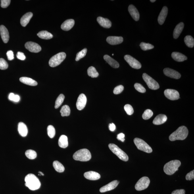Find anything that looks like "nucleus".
Masks as SVG:
<instances>
[{
  "instance_id": "cd10ccee",
  "label": "nucleus",
  "mask_w": 194,
  "mask_h": 194,
  "mask_svg": "<svg viewBox=\"0 0 194 194\" xmlns=\"http://www.w3.org/2000/svg\"><path fill=\"white\" fill-rule=\"evenodd\" d=\"M184 28V24L183 22H181L177 25L173 32V37L175 39H177L180 36Z\"/></svg>"
},
{
  "instance_id": "423d86ee",
  "label": "nucleus",
  "mask_w": 194,
  "mask_h": 194,
  "mask_svg": "<svg viewBox=\"0 0 194 194\" xmlns=\"http://www.w3.org/2000/svg\"><path fill=\"white\" fill-rule=\"evenodd\" d=\"M66 57V54L64 52H60L52 57L50 59L49 63L52 67H55L59 65Z\"/></svg>"
},
{
  "instance_id": "393cba45",
  "label": "nucleus",
  "mask_w": 194,
  "mask_h": 194,
  "mask_svg": "<svg viewBox=\"0 0 194 194\" xmlns=\"http://www.w3.org/2000/svg\"><path fill=\"white\" fill-rule=\"evenodd\" d=\"M104 59L112 68H117L119 67L120 64L118 63L110 56L105 55L104 56Z\"/></svg>"
},
{
  "instance_id": "20e7f679",
  "label": "nucleus",
  "mask_w": 194,
  "mask_h": 194,
  "mask_svg": "<svg viewBox=\"0 0 194 194\" xmlns=\"http://www.w3.org/2000/svg\"><path fill=\"white\" fill-rule=\"evenodd\" d=\"M75 160L81 162H87L91 158L90 151L88 149H84L78 150L73 155Z\"/></svg>"
},
{
  "instance_id": "de8ad7c7",
  "label": "nucleus",
  "mask_w": 194,
  "mask_h": 194,
  "mask_svg": "<svg viewBox=\"0 0 194 194\" xmlns=\"http://www.w3.org/2000/svg\"><path fill=\"white\" fill-rule=\"evenodd\" d=\"M11 1L10 0H1V7L3 8H6L10 5Z\"/></svg>"
},
{
  "instance_id": "a18cd8bd",
  "label": "nucleus",
  "mask_w": 194,
  "mask_h": 194,
  "mask_svg": "<svg viewBox=\"0 0 194 194\" xmlns=\"http://www.w3.org/2000/svg\"><path fill=\"white\" fill-rule=\"evenodd\" d=\"M9 99L10 101L17 102L20 101V97L18 95H15L13 93H11L10 94Z\"/></svg>"
},
{
  "instance_id": "13d9d810",
  "label": "nucleus",
  "mask_w": 194,
  "mask_h": 194,
  "mask_svg": "<svg viewBox=\"0 0 194 194\" xmlns=\"http://www.w3.org/2000/svg\"><path fill=\"white\" fill-rule=\"evenodd\" d=\"M114 55V54H112V55Z\"/></svg>"
},
{
  "instance_id": "8fccbe9b",
  "label": "nucleus",
  "mask_w": 194,
  "mask_h": 194,
  "mask_svg": "<svg viewBox=\"0 0 194 194\" xmlns=\"http://www.w3.org/2000/svg\"><path fill=\"white\" fill-rule=\"evenodd\" d=\"M17 57L18 59L22 60H24L25 59L26 57L25 55L24 54L21 52H18L17 54Z\"/></svg>"
},
{
  "instance_id": "4be33fe9",
  "label": "nucleus",
  "mask_w": 194,
  "mask_h": 194,
  "mask_svg": "<svg viewBox=\"0 0 194 194\" xmlns=\"http://www.w3.org/2000/svg\"><path fill=\"white\" fill-rule=\"evenodd\" d=\"M75 22L74 20L69 19L67 20L61 25V28L62 30L68 31L72 29L74 26Z\"/></svg>"
},
{
  "instance_id": "2eb2a0df",
  "label": "nucleus",
  "mask_w": 194,
  "mask_h": 194,
  "mask_svg": "<svg viewBox=\"0 0 194 194\" xmlns=\"http://www.w3.org/2000/svg\"><path fill=\"white\" fill-rule=\"evenodd\" d=\"M119 183V182L118 181L115 180L112 181L109 184L102 187L100 189V191L101 193H104L106 192L112 190L117 187Z\"/></svg>"
},
{
  "instance_id": "37998d69",
  "label": "nucleus",
  "mask_w": 194,
  "mask_h": 194,
  "mask_svg": "<svg viewBox=\"0 0 194 194\" xmlns=\"http://www.w3.org/2000/svg\"><path fill=\"white\" fill-rule=\"evenodd\" d=\"M8 65L7 61L3 59L0 58V69L5 70L8 68Z\"/></svg>"
},
{
  "instance_id": "dca6fc26",
  "label": "nucleus",
  "mask_w": 194,
  "mask_h": 194,
  "mask_svg": "<svg viewBox=\"0 0 194 194\" xmlns=\"http://www.w3.org/2000/svg\"><path fill=\"white\" fill-rule=\"evenodd\" d=\"M106 41L110 45H116L122 43L124 39L121 36H109L106 39Z\"/></svg>"
},
{
  "instance_id": "ddd939ff",
  "label": "nucleus",
  "mask_w": 194,
  "mask_h": 194,
  "mask_svg": "<svg viewBox=\"0 0 194 194\" xmlns=\"http://www.w3.org/2000/svg\"><path fill=\"white\" fill-rule=\"evenodd\" d=\"M87 102V98L86 96L84 94H81L79 95L76 103V107L77 109L79 110H81L84 109Z\"/></svg>"
},
{
  "instance_id": "603ef678",
  "label": "nucleus",
  "mask_w": 194,
  "mask_h": 194,
  "mask_svg": "<svg viewBox=\"0 0 194 194\" xmlns=\"http://www.w3.org/2000/svg\"><path fill=\"white\" fill-rule=\"evenodd\" d=\"M185 191L183 189H177L173 191L171 194H185Z\"/></svg>"
},
{
  "instance_id": "1a4fd4ad",
  "label": "nucleus",
  "mask_w": 194,
  "mask_h": 194,
  "mask_svg": "<svg viewBox=\"0 0 194 194\" xmlns=\"http://www.w3.org/2000/svg\"><path fill=\"white\" fill-rule=\"evenodd\" d=\"M150 182V179L148 177H144L140 179L136 183L135 188L137 191L143 190L147 188Z\"/></svg>"
},
{
  "instance_id": "c03bdc74",
  "label": "nucleus",
  "mask_w": 194,
  "mask_h": 194,
  "mask_svg": "<svg viewBox=\"0 0 194 194\" xmlns=\"http://www.w3.org/2000/svg\"><path fill=\"white\" fill-rule=\"evenodd\" d=\"M134 86L135 89L139 92L141 93H145L146 92V90L145 89L140 83H135Z\"/></svg>"
},
{
  "instance_id": "f03ea898",
  "label": "nucleus",
  "mask_w": 194,
  "mask_h": 194,
  "mask_svg": "<svg viewBox=\"0 0 194 194\" xmlns=\"http://www.w3.org/2000/svg\"><path fill=\"white\" fill-rule=\"evenodd\" d=\"M188 134V130L186 127L181 126L177 130L171 134L169 137V139L172 141L177 140H183L187 137Z\"/></svg>"
},
{
  "instance_id": "7ed1b4c3",
  "label": "nucleus",
  "mask_w": 194,
  "mask_h": 194,
  "mask_svg": "<svg viewBox=\"0 0 194 194\" xmlns=\"http://www.w3.org/2000/svg\"><path fill=\"white\" fill-rule=\"evenodd\" d=\"M181 162L178 160H172L166 163L164 166V171L166 174L172 175L178 170Z\"/></svg>"
},
{
  "instance_id": "a211bd4d",
  "label": "nucleus",
  "mask_w": 194,
  "mask_h": 194,
  "mask_svg": "<svg viewBox=\"0 0 194 194\" xmlns=\"http://www.w3.org/2000/svg\"><path fill=\"white\" fill-rule=\"evenodd\" d=\"M84 176L86 178L92 181L98 180L101 177V175L98 173L93 171H89L85 173Z\"/></svg>"
},
{
  "instance_id": "3c124183",
  "label": "nucleus",
  "mask_w": 194,
  "mask_h": 194,
  "mask_svg": "<svg viewBox=\"0 0 194 194\" xmlns=\"http://www.w3.org/2000/svg\"><path fill=\"white\" fill-rule=\"evenodd\" d=\"M7 55L8 59L9 60H13L14 58L13 52L12 51H9L7 52Z\"/></svg>"
},
{
  "instance_id": "5701e85b",
  "label": "nucleus",
  "mask_w": 194,
  "mask_h": 194,
  "mask_svg": "<svg viewBox=\"0 0 194 194\" xmlns=\"http://www.w3.org/2000/svg\"><path fill=\"white\" fill-rule=\"evenodd\" d=\"M167 120V117L165 115L160 114L158 115L154 119L153 124L156 125L162 124L165 123Z\"/></svg>"
},
{
  "instance_id": "9b49d317",
  "label": "nucleus",
  "mask_w": 194,
  "mask_h": 194,
  "mask_svg": "<svg viewBox=\"0 0 194 194\" xmlns=\"http://www.w3.org/2000/svg\"><path fill=\"white\" fill-rule=\"evenodd\" d=\"M164 93L166 97L172 101H175L180 98L178 92L175 89H166L164 91Z\"/></svg>"
},
{
  "instance_id": "f3484780",
  "label": "nucleus",
  "mask_w": 194,
  "mask_h": 194,
  "mask_svg": "<svg viewBox=\"0 0 194 194\" xmlns=\"http://www.w3.org/2000/svg\"><path fill=\"white\" fill-rule=\"evenodd\" d=\"M0 32L3 42L5 43H7L9 40V34L7 29L5 26L2 25L0 26Z\"/></svg>"
},
{
  "instance_id": "9d476101",
  "label": "nucleus",
  "mask_w": 194,
  "mask_h": 194,
  "mask_svg": "<svg viewBox=\"0 0 194 194\" xmlns=\"http://www.w3.org/2000/svg\"><path fill=\"white\" fill-rule=\"evenodd\" d=\"M124 58L131 67L135 69H139L141 68V64L139 61L131 55H127Z\"/></svg>"
},
{
  "instance_id": "473e14b6",
  "label": "nucleus",
  "mask_w": 194,
  "mask_h": 194,
  "mask_svg": "<svg viewBox=\"0 0 194 194\" xmlns=\"http://www.w3.org/2000/svg\"><path fill=\"white\" fill-rule=\"evenodd\" d=\"M87 74L89 76L92 78H97L99 76V74L97 72L95 67L93 66L89 67L87 70Z\"/></svg>"
},
{
  "instance_id": "49530a36",
  "label": "nucleus",
  "mask_w": 194,
  "mask_h": 194,
  "mask_svg": "<svg viewBox=\"0 0 194 194\" xmlns=\"http://www.w3.org/2000/svg\"><path fill=\"white\" fill-rule=\"evenodd\" d=\"M124 86L122 85L118 86L114 88L113 93L115 94H119L122 92L124 90Z\"/></svg>"
},
{
  "instance_id": "a878e982",
  "label": "nucleus",
  "mask_w": 194,
  "mask_h": 194,
  "mask_svg": "<svg viewBox=\"0 0 194 194\" xmlns=\"http://www.w3.org/2000/svg\"><path fill=\"white\" fill-rule=\"evenodd\" d=\"M33 16L32 12H28L23 16L21 19L20 22L21 25L26 27L28 25Z\"/></svg>"
},
{
  "instance_id": "7c9ffc66",
  "label": "nucleus",
  "mask_w": 194,
  "mask_h": 194,
  "mask_svg": "<svg viewBox=\"0 0 194 194\" xmlns=\"http://www.w3.org/2000/svg\"><path fill=\"white\" fill-rule=\"evenodd\" d=\"M37 36L42 39L48 40L53 37V35L51 33L46 31H40L37 34Z\"/></svg>"
},
{
  "instance_id": "c9c22d12",
  "label": "nucleus",
  "mask_w": 194,
  "mask_h": 194,
  "mask_svg": "<svg viewBox=\"0 0 194 194\" xmlns=\"http://www.w3.org/2000/svg\"><path fill=\"white\" fill-rule=\"evenodd\" d=\"M25 155L27 158L31 160L35 159L37 157L36 151L32 150H27L25 152Z\"/></svg>"
},
{
  "instance_id": "c756f323",
  "label": "nucleus",
  "mask_w": 194,
  "mask_h": 194,
  "mask_svg": "<svg viewBox=\"0 0 194 194\" xmlns=\"http://www.w3.org/2000/svg\"><path fill=\"white\" fill-rule=\"evenodd\" d=\"M58 145L59 147L62 148H66L68 145V138L64 135H62L60 136L58 141Z\"/></svg>"
},
{
  "instance_id": "f8f14e48",
  "label": "nucleus",
  "mask_w": 194,
  "mask_h": 194,
  "mask_svg": "<svg viewBox=\"0 0 194 194\" xmlns=\"http://www.w3.org/2000/svg\"><path fill=\"white\" fill-rule=\"evenodd\" d=\"M25 47L29 51L32 52V53H38L41 50V48L40 46L36 43L33 42H28L25 44Z\"/></svg>"
},
{
  "instance_id": "39448f33",
  "label": "nucleus",
  "mask_w": 194,
  "mask_h": 194,
  "mask_svg": "<svg viewBox=\"0 0 194 194\" xmlns=\"http://www.w3.org/2000/svg\"><path fill=\"white\" fill-rule=\"evenodd\" d=\"M108 146L112 153L117 156L120 159L124 162L128 161L129 159L128 156L117 146L113 143H110Z\"/></svg>"
},
{
  "instance_id": "bb28decb",
  "label": "nucleus",
  "mask_w": 194,
  "mask_h": 194,
  "mask_svg": "<svg viewBox=\"0 0 194 194\" xmlns=\"http://www.w3.org/2000/svg\"><path fill=\"white\" fill-rule=\"evenodd\" d=\"M172 57L177 62H182L187 59L186 56L179 52H173L172 54Z\"/></svg>"
},
{
  "instance_id": "4d7b16f0",
  "label": "nucleus",
  "mask_w": 194,
  "mask_h": 194,
  "mask_svg": "<svg viewBox=\"0 0 194 194\" xmlns=\"http://www.w3.org/2000/svg\"><path fill=\"white\" fill-rule=\"evenodd\" d=\"M155 0H154V1H153V0H151V1H150V2H155Z\"/></svg>"
},
{
  "instance_id": "6ab92c4d",
  "label": "nucleus",
  "mask_w": 194,
  "mask_h": 194,
  "mask_svg": "<svg viewBox=\"0 0 194 194\" xmlns=\"http://www.w3.org/2000/svg\"><path fill=\"white\" fill-rule=\"evenodd\" d=\"M97 21L100 25L103 28L109 29L112 26V23L111 21L107 18L99 17L97 19Z\"/></svg>"
},
{
  "instance_id": "6e6552de",
  "label": "nucleus",
  "mask_w": 194,
  "mask_h": 194,
  "mask_svg": "<svg viewBox=\"0 0 194 194\" xmlns=\"http://www.w3.org/2000/svg\"><path fill=\"white\" fill-rule=\"evenodd\" d=\"M143 78L150 89L156 90L159 88L160 86L158 83L146 74H143Z\"/></svg>"
},
{
  "instance_id": "ea45409f",
  "label": "nucleus",
  "mask_w": 194,
  "mask_h": 194,
  "mask_svg": "<svg viewBox=\"0 0 194 194\" xmlns=\"http://www.w3.org/2000/svg\"><path fill=\"white\" fill-rule=\"evenodd\" d=\"M139 46L141 47V49L144 51L152 49L154 48V46L150 44L143 42L141 43Z\"/></svg>"
},
{
  "instance_id": "a19ab883",
  "label": "nucleus",
  "mask_w": 194,
  "mask_h": 194,
  "mask_svg": "<svg viewBox=\"0 0 194 194\" xmlns=\"http://www.w3.org/2000/svg\"><path fill=\"white\" fill-rule=\"evenodd\" d=\"M153 115V112L151 110L147 109L144 112L143 115V118L144 120H148Z\"/></svg>"
},
{
  "instance_id": "2f4dec72",
  "label": "nucleus",
  "mask_w": 194,
  "mask_h": 194,
  "mask_svg": "<svg viewBox=\"0 0 194 194\" xmlns=\"http://www.w3.org/2000/svg\"><path fill=\"white\" fill-rule=\"evenodd\" d=\"M53 166L55 170L59 173L63 172L65 170L64 166L58 161H55L53 163Z\"/></svg>"
},
{
  "instance_id": "c85d7f7f",
  "label": "nucleus",
  "mask_w": 194,
  "mask_h": 194,
  "mask_svg": "<svg viewBox=\"0 0 194 194\" xmlns=\"http://www.w3.org/2000/svg\"><path fill=\"white\" fill-rule=\"evenodd\" d=\"M20 82L24 84L31 86H36L37 85V83L36 81L27 77H22L20 78Z\"/></svg>"
},
{
  "instance_id": "e433bc0d",
  "label": "nucleus",
  "mask_w": 194,
  "mask_h": 194,
  "mask_svg": "<svg viewBox=\"0 0 194 194\" xmlns=\"http://www.w3.org/2000/svg\"><path fill=\"white\" fill-rule=\"evenodd\" d=\"M64 99V96L63 94H61L58 96L55 102V109H57L60 107L63 103Z\"/></svg>"
},
{
  "instance_id": "6e6d98bb",
  "label": "nucleus",
  "mask_w": 194,
  "mask_h": 194,
  "mask_svg": "<svg viewBox=\"0 0 194 194\" xmlns=\"http://www.w3.org/2000/svg\"><path fill=\"white\" fill-rule=\"evenodd\" d=\"M39 173L41 175H42V176H44V174L42 172H39Z\"/></svg>"
},
{
  "instance_id": "b1692460",
  "label": "nucleus",
  "mask_w": 194,
  "mask_h": 194,
  "mask_svg": "<svg viewBox=\"0 0 194 194\" xmlns=\"http://www.w3.org/2000/svg\"><path fill=\"white\" fill-rule=\"evenodd\" d=\"M18 129V132L21 136L23 137L26 136L28 133V129L24 123L22 122L19 123Z\"/></svg>"
},
{
  "instance_id": "09e8293b",
  "label": "nucleus",
  "mask_w": 194,
  "mask_h": 194,
  "mask_svg": "<svg viewBox=\"0 0 194 194\" xmlns=\"http://www.w3.org/2000/svg\"><path fill=\"white\" fill-rule=\"evenodd\" d=\"M185 178L187 180L191 181L193 180L194 179V170L191 171L188 173L185 177Z\"/></svg>"
},
{
  "instance_id": "f704fd0d",
  "label": "nucleus",
  "mask_w": 194,
  "mask_h": 194,
  "mask_svg": "<svg viewBox=\"0 0 194 194\" xmlns=\"http://www.w3.org/2000/svg\"><path fill=\"white\" fill-rule=\"evenodd\" d=\"M61 116H70V110L69 106L67 105H65L62 106L60 110Z\"/></svg>"
},
{
  "instance_id": "58836bf2",
  "label": "nucleus",
  "mask_w": 194,
  "mask_h": 194,
  "mask_svg": "<svg viewBox=\"0 0 194 194\" xmlns=\"http://www.w3.org/2000/svg\"><path fill=\"white\" fill-rule=\"evenodd\" d=\"M87 52V49L84 48L81 51L79 52L77 54L76 60V61H78L82 58L85 57L86 55Z\"/></svg>"
},
{
  "instance_id": "aec40b11",
  "label": "nucleus",
  "mask_w": 194,
  "mask_h": 194,
  "mask_svg": "<svg viewBox=\"0 0 194 194\" xmlns=\"http://www.w3.org/2000/svg\"><path fill=\"white\" fill-rule=\"evenodd\" d=\"M128 11L132 17L135 21H137L139 20V13L138 10L134 6L129 5L128 7Z\"/></svg>"
},
{
  "instance_id": "5fc2aeb1",
  "label": "nucleus",
  "mask_w": 194,
  "mask_h": 194,
  "mask_svg": "<svg viewBox=\"0 0 194 194\" xmlns=\"http://www.w3.org/2000/svg\"><path fill=\"white\" fill-rule=\"evenodd\" d=\"M109 128L110 131H112V132H113V131L115 130L116 127L115 125L113 124V123H112V124H109Z\"/></svg>"
},
{
  "instance_id": "f257e3e1",
  "label": "nucleus",
  "mask_w": 194,
  "mask_h": 194,
  "mask_svg": "<svg viewBox=\"0 0 194 194\" xmlns=\"http://www.w3.org/2000/svg\"><path fill=\"white\" fill-rule=\"evenodd\" d=\"M25 185L32 191L39 189L41 186V183L39 179L32 174L27 175L25 179Z\"/></svg>"
},
{
  "instance_id": "864d4df0",
  "label": "nucleus",
  "mask_w": 194,
  "mask_h": 194,
  "mask_svg": "<svg viewBox=\"0 0 194 194\" xmlns=\"http://www.w3.org/2000/svg\"><path fill=\"white\" fill-rule=\"evenodd\" d=\"M125 135L123 133H120V134H119L117 135V139L119 140H120L122 142H124L125 141Z\"/></svg>"
},
{
  "instance_id": "0eeeda50",
  "label": "nucleus",
  "mask_w": 194,
  "mask_h": 194,
  "mask_svg": "<svg viewBox=\"0 0 194 194\" xmlns=\"http://www.w3.org/2000/svg\"><path fill=\"white\" fill-rule=\"evenodd\" d=\"M134 142L139 150L147 153H151L153 152L151 147L143 140L136 138L134 139Z\"/></svg>"
},
{
  "instance_id": "412c9836",
  "label": "nucleus",
  "mask_w": 194,
  "mask_h": 194,
  "mask_svg": "<svg viewBox=\"0 0 194 194\" xmlns=\"http://www.w3.org/2000/svg\"><path fill=\"white\" fill-rule=\"evenodd\" d=\"M168 13V8L166 6H164L162 8L158 18V23L160 25H162L164 23L167 16Z\"/></svg>"
},
{
  "instance_id": "4c0bfd02",
  "label": "nucleus",
  "mask_w": 194,
  "mask_h": 194,
  "mask_svg": "<svg viewBox=\"0 0 194 194\" xmlns=\"http://www.w3.org/2000/svg\"><path fill=\"white\" fill-rule=\"evenodd\" d=\"M47 132L48 136L51 138H53L55 135V127L52 125H49L47 127Z\"/></svg>"
},
{
  "instance_id": "72a5a7b5",
  "label": "nucleus",
  "mask_w": 194,
  "mask_h": 194,
  "mask_svg": "<svg viewBox=\"0 0 194 194\" xmlns=\"http://www.w3.org/2000/svg\"><path fill=\"white\" fill-rule=\"evenodd\" d=\"M184 42L187 47L192 48L194 46V40L192 37L190 35H187L184 38Z\"/></svg>"
},
{
  "instance_id": "4468645a",
  "label": "nucleus",
  "mask_w": 194,
  "mask_h": 194,
  "mask_svg": "<svg viewBox=\"0 0 194 194\" xmlns=\"http://www.w3.org/2000/svg\"><path fill=\"white\" fill-rule=\"evenodd\" d=\"M163 72L165 75L170 78L178 79L181 77V74L178 72L169 68H165Z\"/></svg>"
},
{
  "instance_id": "79ce46f5",
  "label": "nucleus",
  "mask_w": 194,
  "mask_h": 194,
  "mask_svg": "<svg viewBox=\"0 0 194 194\" xmlns=\"http://www.w3.org/2000/svg\"><path fill=\"white\" fill-rule=\"evenodd\" d=\"M124 109L128 115H131L134 112V110L132 106L129 104H126L124 106Z\"/></svg>"
}]
</instances>
